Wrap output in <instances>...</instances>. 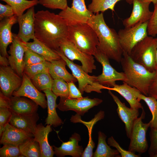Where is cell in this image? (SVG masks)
I'll use <instances>...</instances> for the list:
<instances>
[{
  "label": "cell",
  "mask_w": 157,
  "mask_h": 157,
  "mask_svg": "<svg viewBox=\"0 0 157 157\" xmlns=\"http://www.w3.org/2000/svg\"><path fill=\"white\" fill-rule=\"evenodd\" d=\"M35 37L54 51L68 39L69 27L66 21L58 14L46 10L35 15Z\"/></svg>",
  "instance_id": "obj_1"
},
{
  "label": "cell",
  "mask_w": 157,
  "mask_h": 157,
  "mask_svg": "<svg viewBox=\"0 0 157 157\" xmlns=\"http://www.w3.org/2000/svg\"><path fill=\"white\" fill-rule=\"evenodd\" d=\"M87 24L94 29L97 35L99 40L97 48L109 59L120 63L123 52L118 33L106 24L103 13L94 14Z\"/></svg>",
  "instance_id": "obj_2"
},
{
  "label": "cell",
  "mask_w": 157,
  "mask_h": 157,
  "mask_svg": "<svg viewBox=\"0 0 157 157\" xmlns=\"http://www.w3.org/2000/svg\"><path fill=\"white\" fill-rule=\"evenodd\" d=\"M122 56L120 63L126 76L124 82L148 96L149 88L156 71H149L143 65L134 61L125 52H123Z\"/></svg>",
  "instance_id": "obj_3"
},
{
  "label": "cell",
  "mask_w": 157,
  "mask_h": 157,
  "mask_svg": "<svg viewBox=\"0 0 157 157\" xmlns=\"http://www.w3.org/2000/svg\"><path fill=\"white\" fill-rule=\"evenodd\" d=\"M68 40L83 52L93 56L99 44L96 32L87 23L69 26Z\"/></svg>",
  "instance_id": "obj_4"
},
{
  "label": "cell",
  "mask_w": 157,
  "mask_h": 157,
  "mask_svg": "<svg viewBox=\"0 0 157 157\" xmlns=\"http://www.w3.org/2000/svg\"><path fill=\"white\" fill-rule=\"evenodd\" d=\"M156 52L155 39L147 36L133 47L129 55L134 61L153 72L156 71Z\"/></svg>",
  "instance_id": "obj_5"
},
{
  "label": "cell",
  "mask_w": 157,
  "mask_h": 157,
  "mask_svg": "<svg viewBox=\"0 0 157 157\" xmlns=\"http://www.w3.org/2000/svg\"><path fill=\"white\" fill-rule=\"evenodd\" d=\"M55 51L66 62L72 74L76 79L78 83V89L82 94L84 92L87 93L93 91L101 93V90L106 89V86L101 85L97 81L96 76L89 75L83 70L82 66L74 63L67 58L60 49Z\"/></svg>",
  "instance_id": "obj_6"
},
{
  "label": "cell",
  "mask_w": 157,
  "mask_h": 157,
  "mask_svg": "<svg viewBox=\"0 0 157 157\" xmlns=\"http://www.w3.org/2000/svg\"><path fill=\"white\" fill-rule=\"evenodd\" d=\"M145 115V113L143 108L140 116L134 122L129 138L130 140L128 150L129 151L141 154L145 152L148 149L146 133L150 127V122L148 123L142 122Z\"/></svg>",
  "instance_id": "obj_7"
},
{
  "label": "cell",
  "mask_w": 157,
  "mask_h": 157,
  "mask_svg": "<svg viewBox=\"0 0 157 157\" xmlns=\"http://www.w3.org/2000/svg\"><path fill=\"white\" fill-rule=\"evenodd\" d=\"M148 22L125 28L119 31L117 33L123 52L129 55L133 47L148 36Z\"/></svg>",
  "instance_id": "obj_8"
},
{
  "label": "cell",
  "mask_w": 157,
  "mask_h": 157,
  "mask_svg": "<svg viewBox=\"0 0 157 157\" xmlns=\"http://www.w3.org/2000/svg\"><path fill=\"white\" fill-rule=\"evenodd\" d=\"M94 56L102 67V73L96 76L97 80L100 84L113 87L116 84V81H125L124 73L116 71L110 64L109 58L97 48Z\"/></svg>",
  "instance_id": "obj_9"
},
{
  "label": "cell",
  "mask_w": 157,
  "mask_h": 157,
  "mask_svg": "<svg viewBox=\"0 0 157 157\" xmlns=\"http://www.w3.org/2000/svg\"><path fill=\"white\" fill-rule=\"evenodd\" d=\"M94 14L86 8L85 0H72L71 7L68 6L58 14L69 26L87 23Z\"/></svg>",
  "instance_id": "obj_10"
},
{
  "label": "cell",
  "mask_w": 157,
  "mask_h": 157,
  "mask_svg": "<svg viewBox=\"0 0 157 157\" xmlns=\"http://www.w3.org/2000/svg\"><path fill=\"white\" fill-rule=\"evenodd\" d=\"M60 48L65 56L70 60L80 61L83 69L86 73H91L96 69L93 55L83 52L68 39L61 43Z\"/></svg>",
  "instance_id": "obj_11"
},
{
  "label": "cell",
  "mask_w": 157,
  "mask_h": 157,
  "mask_svg": "<svg viewBox=\"0 0 157 157\" xmlns=\"http://www.w3.org/2000/svg\"><path fill=\"white\" fill-rule=\"evenodd\" d=\"M102 102L101 99H91L88 97L79 99L60 98L57 108L62 111L73 110L76 114L83 116L90 109L98 105Z\"/></svg>",
  "instance_id": "obj_12"
},
{
  "label": "cell",
  "mask_w": 157,
  "mask_h": 157,
  "mask_svg": "<svg viewBox=\"0 0 157 157\" xmlns=\"http://www.w3.org/2000/svg\"><path fill=\"white\" fill-rule=\"evenodd\" d=\"M26 43L22 41L17 34L13 33V40L8 51L10 55L8 58L10 66L21 77L25 67L24 57L27 48Z\"/></svg>",
  "instance_id": "obj_13"
},
{
  "label": "cell",
  "mask_w": 157,
  "mask_h": 157,
  "mask_svg": "<svg viewBox=\"0 0 157 157\" xmlns=\"http://www.w3.org/2000/svg\"><path fill=\"white\" fill-rule=\"evenodd\" d=\"M151 2L145 0H132L133 8L130 16L123 21L125 28H129L148 22L153 12L149 9Z\"/></svg>",
  "instance_id": "obj_14"
},
{
  "label": "cell",
  "mask_w": 157,
  "mask_h": 157,
  "mask_svg": "<svg viewBox=\"0 0 157 157\" xmlns=\"http://www.w3.org/2000/svg\"><path fill=\"white\" fill-rule=\"evenodd\" d=\"M22 78L17 74L10 66L0 67V91L9 98L21 86Z\"/></svg>",
  "instance_id": "obj_15"
},
{
  "label": "cell",
  "mask_w": 157,
  "mask_h": 157,
  "mask_svg": "<svg viewBox=\"0 0 157 157\" xmlns=\"http://www.w3.org/2000/svg\"><path fill=\"white\" fill-rule=\"evenodd\" d=\"M22 78L21 85L13 92L12 96L28 98L42 108H46L47 107V102L45 94L41 92L33 85L31 78L24 72Z\"/></svg>",
  "instance_id": "obj_16"
},
{
  "label": "cell",
  "mask_w": 157,
  "mask_h": 157,
  "mask_svg": "<svg viewBox=\"0 0 157 157\" xmlns=\"http://www.w3.org/2000/svg\"><path fill=\"white\" fill-rule=\"evenodd\" d=\"M34 6L29 8L27 12L18 17L19 29L18 37L23 42H27L35 38Z\"/></svg>",
  "instance_id": "obj_17"
},
{
  "label": "cell",
  "mask_w": 157,
  "mask_h": 157,
  "mask_svg": "<svg viewBox=\"0 0 157 157\" xmlns=\"http://www.w3.org/2000/svg\"><path fill=\"white\" fill-rule=\"evenodd\" d=\"M108 90V93L117 105V111L118 115L125 124L126 135L128 138L129 139L134 122L139 115V110L128 107L110 90Z\"/></svg>",
  "instance_id": "obj_18"
},
{
  "label": "cell",
  "mask_w": 157,
  "mask_h": 157,
  "mask_svg": "<svg viewBox=\"0 0 157 157\" xmlns=\"http://www.w3.org/2000/svg\"><path fill=\"white\" fill-rule=\"evenodd\" d=\"M81 140L80 135L77 133H74L68 141L63 142L60 147L53 146L54 154L59 157H64L66 155L73 157H81L84 150L83 147L78 145V142Z\"/></svg>",
  "instance_id": "obj_19"
},
{
  "label": "cell",
  "mask_w": 157,
  "mask_h": 157,
  "mask_svg": "<svg viewBox=\"0 0 157 157\" xmlns=\"http://www.w3.org/2000/svg\"><path fill=\"white\" fill-rule=\"evenodd\" d=\"M17 17L16 15H14L3 19L0 22V54L7 58L9 55L7 48L13 40V33L11 32V28L14 24L18 22Z\"/></svg>",
  "instance_id": "obj_20"
},
{
  "label": "cell",
  "mask_w": 157,
  "mask_h": 157,
  "mask_svg": "<svg viewBox=\"0 0 157 157\" xmlns=\"http://www.w3.org/2000/svg\"><path fill=\"white\" fill-rule=\"evenodd\" d=\"M122 85L116 84L113 87H107L106 89L116 91L123 97L129 103L131 108L139 110L143 108L142 104L138 101V98L142 93L137 88L132 87L126 83L123 82Z\"/></svg>",
  "instance_id": "obj_21"
},
{
  "label": "cell",
  "mask_w": 157,
  "mask_h": 157,
  "mask_svg": "<svg viewBox=\"0 0 157 157\" xmlns=\"http://www.w3.org/2000/svg\"><path fill=\"white\" fill-rule=\"evenodd\" d=\"M1 137L0 142L1 144L19 146L27 139L34 137V135L8 123L6 125L5 130Z\"/></svg>",
  "instance_id": "obj_22"
},
{
  "label": "cell",
  "mask_w": 157,
  "mask_h": 157,
  "mask_svg": "<svg viewBox=\"0 0 157 157\" xmlns=\"http://www.w3.org/2000/svg\"><path fill=\"white\" fill-rule=\"evenodd\" d=\"M9 99V108L13 112L22 115H31L37 113L39 105L30 99L12 96Z\"/></svg>",
  "instance_id": "obj_23"
},
{
  "label": "cell",
  "mask_w": 157,
  "mask_h": 157,
  "mask_svg": "<svg viewBox=\"0 0 157 157\" xmlns=\"http://www.w3.org/2000/svg\"><path fill=\"white\" fill-rule=\"evenodd\" d=\"M39 119L37 113L31 115H22L12 112L9 123L16 128L34 135Z\"/></svg>",
  "instance_id": "obj_24"
},
{
  "label": "cell",
  "mask_w": 157,
  "mask_h": 157,
  "mask_svg": "<svg viewBox=\"0 0 157 157\" xmlns=\"http://www.w3.org/2000/svg\"><path fill=\"white\" fill-rule=\"evenodd\" d=\"M50 125L45 127L42 123L37 125L34 134L35 139L38 142L41 152V157H52L54 154L53 146H51L48 141V136L52 131Z\"/></svg>",
  "instance_id": "obj_25"
},
{
  "label": "cell",
  "mask_w": 157,
  "mask_h": 157,
  "mask_svg": "<svg viewBox=\"0 0 157 157\" xmlns=\"http://www.w3.org/2000/svg\"><path fill=\"white\" fill-rule=\"evenodd\" d=\"M47 99L48 115L45 119V124L50 125L54 127L60 126L63 124L62 120L59 117L56 110L57 97L51 90L47 89L43 91Z\"/></svg>",
  "instance_id": "obj_26"
},
{
  "label": "cell",
  "mask_w": 157,
  "mask_h": 157,
  "mask_svg": "<svg viewBox=\"0 0 157 157\" xmlns=\"http://www.w3.org/2000/svg\"><path fill=\"white\" fill-rule=\"evenodd\" d=\"M66 65V62L62 59L53 61L51 62L49 73L53 79H63L67 83L77 81L73 75L67 70Z\"/></svg>",
  "instance_id": "obj_27"
},
{
  "label": "cell",
  "mask_w": 157,
  "mask_h": 157,
  "mask_svg": "<svg viewBox=\"0 0 157 157\" xmlns=\"http://www.w3.org/2000/svg\"><path fill=\"white\" fill-rule=\"evenodd\" d=\"M27 47L43 57L48 61H51L62 59L56 51L42 43L35 37L32 42L26 43Z\"/></svg>",
  "instance_id": "obj_28"
},
{
  "label": "cell",
  "mask_w": 157,
  "mask_h": 157,
  "mask_svg": "<svg viewBox=\"0 0 157 157\" xmlns=\"http://www.w3.org/2000/svg\"><path fill=\"white\" fill-rule=\"evenodd\" d=\"M98 143L97 149L93 153L94 157H121L117 149H112L106 143L107 136L100 131L98 133Z\"/></svg>",
  "instance_id": "obj_29"
},
{
  "label": "cell",
  "mask_w": 157,
  "mask_h": 157,
  "mask_svg": "<svg viewBox=\"0 0 157 157\" xmlns=\"http://www.w3.org/2000/svg\"><path fill=\"white\" fill-rule=\"evenodd\" d=\"M24 157H41L40 145L34 137L29 138L19 145Z\"/></svg>",
  "instance_id": "obj_30"
},
{
  "label": "cell",
  "mask_w": 157,
  "mask_h": 157,
  "mask_svg": "<svg viewBox=\"0 0 157 157\" xmlns=\"http://www.w3.org/2000/svg\"><path fill=\"white\" fill-rule=\"evenodd\" d=\"M92 2L88 6V9L94 13H103L108 9L114 11V7L118 1L122 0H91ZM130 3L132 0H126Z\"/></svg>",
  "instance_id": "obj_31"
},
{
  "label": "cell",
  "mask_w": 157,
  "mask_h": 157,
  "mask_svg": "<svg viewBox=\"0 0 157 157\" xmlns=\"http://www.w3.org/2000/svg\"><path fill=\"white\" fill-rule=\"evenodd\" d=\"M10 5L12 8L14 15L19 17L23 14L26 9L39 4V0H1Z\"/></svg>",
  "instance_id": "obj_32"
},
{
  "label": "cell",
  "mask_w": 157,
  "mask_h": 157,
  "mask_svg": "<svg viewBox=\"0 0 157 157\" xmlns=\"http://www.w3.org/2000/svg\"><path fill=\"white\" fill-rule=\"evenodd\" d=\"M53 79L48 72H42L35 75L31 79L33 85L40 91L51 90Z\"/></svg>",
  "instance_id": "obj_33"
},
{
  "label": "cell",
  "mask_w": 157,
  "mask_h": 157,
  "mask_svg": "<svg viewBox=\"0 0 157 157\" xmlns=\"http://www.w3.org/2000/svg\"><path fill=\"white\" fill-rule=\"evenodd\" d=\"M139 101L143 100L148 106L152 114V118L150 121V128L157 129V100L154 97L146 96L142 93L138 98Z\"/></svg>",
  "instance_id": "obj_34"
},
{
  "label": "cell",
  "mask_w": 157,
  "mask_h": 157,
  "mask_svg": "<svg viewBox=\"0 0 157 157\" xmlns=\"http://www.w3.org/2000/svg\"><path fill=\"white\" fill-rule=\"evenodd\" d=\"M50 63V62L45 61L36 64L25 66L23 72L31 79L38 74L49 72Z\"/></svg>",
  "instance_id": "obj_35"
},
{
  "label": "cell",
  "mask_w": 157,
  "mask_h": 157,
  "mask_svg": "<svg viewBox=\"0 0 157 157\" xmlns=\"http://www.w3.org/2000/svg\"><path fill=\"white\" fill-rule=\"evenodd\" d=\"M105 116V113L103 111L100 110L95 115L94 118L89 122H85L82 120L81 115L76 114L75 115H72L70 119L71 121L74 123H81L83 124L87 127L89 137L91 136L92 130L94 125L98 121L103 119Z\"/></svg>",
  "instance_id": "obj_36"
},
{
  "label": "cell",
  "mask_w": 157,
  "mask_h": 157,
  "mask_svg": "<svg viewBox=\"0 0 157 157\" xmlns=\"http://www.w3.org/2000/svg\"><path fill=\"white\" fill-rule=\"evenodd\" d=\"M51 90L57 97L69 98L68 83L63 79H53Z\"/></svg>",
  "instance_id": "obj_37"
},
{
  "label": "cell",
  "mask_w": 157,
  "mask_h": 157,
  "mask_svg": "<svg viewBox=\"0 0 157 157\" xmlns=\"http://www.w3.org/2000/svg\"><path fill=\"white\" fill-rule=\"evenodd\" d=\"M3 145L0 149V157H24L21 153L19 146L8 144Z\"/></svg>",
  "instance_id": "obj_38"
},
{
  "label": "cell",
  "mask_w": 157,
  "mask_h": 157,
  "mask_svg": "<svg viewBox=\"0 0 157 157\" xmlns=\"http://www.w3.org/2000/svg\"><path fill=\"white\" fill-rule=\"evenodd\" d=\"M24 61L25 66L42 63L46 60L42 56L27 48L24 53Z\"/></svg>",
  "instance_id": "obj_39"
},
{
  "label": "cell",
  "mask_w": 157,
  "mask_h": 157,
  "mask_svg": "<svg viewBox=\"0 0 157 157\" xmlns=\"http://www.w3.org/2000/svg\"><path fill=\"white\" fill-rule=\"evenodd\" d=\"M39 4L49 8L62 10L68 6L67 0H39Z\"/></svg>",
  "instance_id": "obj_40"
},
{
  "label": "cell",
  "mask_w": 157,
  "mask_h": 157,
  "mask_svg": "<svg viewBox=\"0 0 157 157\" xmlns=\"http://www.w3.org/2000/svg\"><path fill=\"white\" fill-rule=\"evenodd\" d=\"M108 144L110 146L115 147L119 152L121 157H139V155H137L135 153L124 150L119 145V143L115 140L112 137L108 138Z\"/></svg>",
  "instance_id": "obj_41"
},
{
  "label": "cell",
  "mask_w": 157,
  "mask_h": 157,
  "mask_svg": "<svg viewBox=\"0 0 157 157\" xmlns=\"http://www.w3.org/2000/svg\"><path fill=\"white\" fill-rule=\"evenodd\" d=\"M150 144L148 153L150 157H155L157 154V129L150 128L149 132Z\"/></svg>",
  "instance_id": "obj_42"
},
{
  "label": "cell",
  "mask_w": 157,
  "mask_h": 157,
  "mask_svg": "<svg viewBox=\"0 0 157 157\" xmlns=\"http://www.w3.org/2000/svg\"><path fill=\"white\" fill-rule=\"evenodd\" d=\"M148 35L153 37L157 35V6L154 7L152 16L148 21Z\"/></svg>",
  "instance_id": "obj_43"
},
{
  "label": "cell",
  "mask_w": 157,
  "mask_h": 157,
  "mask_svg": "<svg viewBox=\"0 0 157 157\" xmlns=\"http://www.w3.org/2000/svg\"><path fill=\"white\" fill-rule=\"evenodd\" d=\"M12 111L7 107H0V125L5 126L10 119Z\"/></svg>",
  "instance_id": "obj_44"
},
{
  "label": "cell",
  "mask_w": 157,
  "mask_h": 157,
  "mask_svg": "<svg viewBox=\"0 0 157 157\" xmlns=\"http://www.w3.org/2000/svg\"><path fill=\"white\" fill-rule=\"evenodd\" d=\"M14 15L12 7L9 5L0 3V20L10 17Z\"/></svg>",
  "instance_id": "obj_45"
},
{
  "label": "cell",
  "mask_w": 157,
  "mask_h": 157,
  "mask_svg": "<svg viewBox=\"0 0 157 157\" xmlns=\"http://www.w3.org/2000/svg\"><path fill=\"white\" fill-rule=\"evenodd\" d=\"M74 83L73 82L68 83L69 88V98L79 99L83 97L82 94Z\"/></svg>",
  "instance_id": "obj_46"
},
{
  "label": "cell",
  "mask_w": 157,
  "mask_h": 157,
  "mask_svg": "<svg viewBox=\"0 0 157 157\" xmlns=\"http://www.w3.org/2000/svg\"><path fill=\"white\" fill-rule=\"evenodd\" d=\"M95 144L92 139L91 136L89 137V140L87 147L81 155L82 157H93V150L95 147Z\"/></svg>",
  "instance_id": "obj_47"
},
{
  "label": "cell",
  "mask_w": 157,
  "mask_h": 157,
  "mask_svg": "<svg viewBox=\"0 0 157 157\" xmlns=\"http://www.w3.org/2000/svg\"><path fill=\"white\" fill-rule=\"evenodd\" d=\"M148 96L152 97L157 100V70L154 79L149 89Z\"/></svg>",
  "instance_id": "obj_48"
},
{
  "label": "cell",
  "mask_w": 157,
  "mask_h": 157,
  "mask_svg": "<svg viewBox=\"0 0 157 157\" xmlns=\"http://www.w3.org/2000/svg\"><path fill=\"white\" fill-rule=\"evenodd\" d=\"M0 107H7L9 108V98L5 95L0 91Z\"/></svg>",
  "instance_id": "obj_49"
},
{
  "label": "cell",
  "mask_w": 157,
  "mask_h": 157,
  "mask_svg": "<svg viewBox=\"0 0 157 157\" xmlns=\"http://www.w3.org/2000/svg\"><path fill=\"white\" fill-rule=\"evenodd\" d=\"M0 64L1 66H10V64L8 58L6 57L0 55Z\"/></svg>",
  "instance_id": "obj_50"
},
{
  "label": "cell",
  "mask_w": 157,
  "mask_h": 157,
  "mask_svg": "<svg viewBox=\"0 0 157 157\" xmlns=\"http://www.w3.org/2000/svg\"><path fill=\"white\" fill-rule=\"evenodd\" d=\"M156 43V62H155V69L157 70V37L155 38Z\"/></svg>",
  "instance_id": "obj_51"
},
{
  "label": "cell",
  "mask_w": 157,
  "mask_h": 157,
  "mask_svg": "<svg viewBox=\"0 0 157 157\" xmlns=\"http://www.w3.org/2000/svg\"><path fill=\"white\" fill-rule=\"evenodd\" d=\"M5 126L0 125V137L2 135L5 129Z\"/></svg>",
  "instance_id": "obj_52"
},
{
  "label": "cell",
  "mask_w": 157,
  "mask_h": 157,
  "mask_svg": "<svg viewBox=\"0 0 157 157\" xmlns=\"http://www.w3.org/2000/svg\"><path fill=\"white\" fill-rule=\"evenodd\" d=\"M148 1L152 2L154 5V7L157 6V0H145Z\"/></svg>",
  "instance_id": "obj_53"
},
{
  "label": "cell",
  "mask_w": 157,
  "mask_h": 157,
  "mask_svg": "<svg viewBox=\"0 0 157 157\" xmlns=\"http://www.w3.org/2000/svg\"><path fill=\"white\" fill-rule=\"evenodd\" d=\"M155 157H157V154L155 156Z\"/></svg>",
  "instance_id": "obj_54"
}]
</instances>
